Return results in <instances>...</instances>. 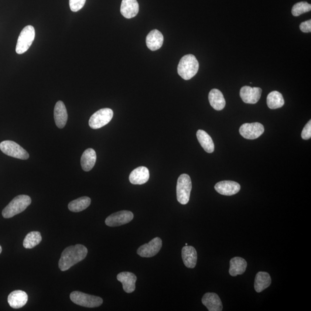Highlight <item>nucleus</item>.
Segmentation results:
<instances>
[{
  "label": "nucleus",
  "instance_id": "nucleus-1",
  "mask_svg": "<svg viewBox=\"0 0 311 311\" xmlns=\"http://www.w3.org/2000/svg\"><path fill=\"white\" fill-rule=\"evenodd\" d=\"M88 249L84 245L76 244L65 249L61 254L59 266L61 271L69 270L86 257Z\"/></svg>",
  "mask_w": 311,
  "mask_h": 311
},
{
  "label": "nucleus",
  "instance_id": "nucleus-2",
  "mask_svg": "<svg viewBox=\"0 0 311 311\" xmlns=\"http://www.w3.org/2000/svg\"><path fill=\"white\" fill-rule=\"evenodd\" d=\"M199 69V63L193 54H187L180 60L177 73L184 80H189L196 75Z\"/></svg>",
  "mask_w": 311,
  "mask_h": 311
},
{
  "label": "nucleus",
  "instance_id": "nucleus-3",
  "mask_svg": "<svg viewBox=\"0 0 311 311\" xmlns=\"http://www.w3.org/2000/svg\"><path fill=\"white\" fill-rule=\"evenodd\" d=\"M32 204L31 198L26 195H20L13 200L2 210V215L5 218H12L25 211Z\"/></svg>",
  "mask_w": 311,
  "mask_h": 311
},
{
  "label": "nucleus",
  "instance_id": "nucleus-4",
  "mask_svg": "<svg viewBox=\"0 0 311 311\" xmlns=\"http://www.w3.org/2000/svg\"><path fill=\"white\" fill-rule=\"evenodd\" d=\"M191 189L192 183L190 176L182 174L177 179L176 186L177 200L180 204L186 205L189 203Z\"/></svg>",
  "mask_w": 311,
  "mask_h": 311
},
{
  "label": "nucleus",
  "instance_id": "nucleus-5",
  "mask_svg": "<svg viewBox=\"0 0 311 311\" xmlns=\"http://www.w3.org/2000/svg\"><path fill=\"white\" fill-rule=\"evenodd\" d=\"M35 37V31L32 26H27L20 33L17 42L16 52L22 54L29 49Z\"/></svg>",
  "mask_w": 311,
  "mask_h": 311
},
{
  "label": "nucleus",
  "instance_id": "nucleus-6",
  "mask_svg": "<svg viewBox=\"0 0 311 311\" xmlns=\"http://www.w3.org/2000/svg\"><path fill=\"white\" fill-rule=\"evenodd\" d=\"M70 298L71 302L77 305L87 308L98 307L103 303V299L100 297L78 291L71 292Z\"/></svg>",
  "mask_w": 311,
  "mask_h": 311
},
{
  "label": "nucleus",
  "instance_id": "nucleus-7",
  "mask_svg": "<svg viewBox=\"0 0 311 311\" xmlns=\"http://www.w3.org/2000/svg\"><path fill=\"white\" fill-rule=\"evenodd\" d=\"M113 115V111L110 108L101 109L91 116L89 121V125L93 129H100L111 121Z\"/></svg>",
  "mask_w": 311,
  "mask_h": 311
},
{
  "label": "nucleus",
  "instance_id": "nucleus-8",
  "mask_svg": "<svg viewBox=\"0 0 311 311\" xmlns=\"http://www.w3.org/2000/svg\"><path fill=\"white\" fill-rule=\"evenodd\" d=\"M0 149L5 155L16 159L27 160L29 154L22 147L12 141H4L0 143Z\"/></svg>",
  "mask_w": 311,
  "mask_h": 311
},
{
  "label": "nucleus",
  "instance_id": "nucleus-9",
  "mask_svg": "<svg viewBox=\"0 0 311 311\" xmlns=\"http://www.w3.org/2000/svg\"><path fill=\"white\" fill-rule=\"evenodd\" d=\"M133 218H134V215L131 211L122 210L109 216L105 219V223L108 227H119L130 223Z\"/></svg>",
  "mask_w": 311,
  "mask_h": 311
},
{
  "label": "nucleus",
  "instance_id": "nucleus-10",
  "mask_svg": "<svg viewBox=\"0 0 311 311\" xmlns=\"http://www.w3.org/2000/svg\"><path fill=\"white\" fill-rule=\"evenodd\" d=\"M264 126L260 123L255 122L251 124H244L239 129V132L244 138L248 139L258 138L264 133Z\"/></svg>",
  "mask_w": 311,
  "mask_h": 311
},
{
  "label": "nucleus",
  "instance_id": "nucleus-11",
  "mask_svg": "<svg viewBox=\"0 0 311 311\" xmlns=\"http://www.w3.org/2000/svg\"><path fill=\"white\" fill-rule=\"evenodd\" d=\"M162 247V239L159 238H155L150 241L148 243L143 244L139 247L138 250V254L143 258L153 257L158 254Z\"/></svg>",
  "mask_w": 311,
  "mask_h": 311
},
{
  "label": "nucleus",
  "instance_id": "nucleus-12",
  "mask_svg": "<svg viewBox=\"0 0 311 311\" xmlns=\"http://www.w3.org/2000/svg\"><path fill=\"white\" fill-rule=\"evenodd\" d=\"M262 90L258 87L244 86L241 88L240 96L245 104H255L261 97Z\"/></svg>",
  "mask_w": 311,
  "mask_h": 311
},
{
  "label": "nucleus",
  "instance_id": "nucleus-13",
  "mask_svg": "<svg viewBox=\"0 0 311 311\" xmlns=\"http://www.w3.org/2000/svg\"><path fill=\"white\" fill-rule=\"evenodd\" d=\"M217 192L224 196H231L237 194L241 190V186L237 182L224 180L218 182L214 186Z\"/></svg>",
  "mask_w": 311,
  "mask_h": 311
},
{
  "label": "nucleus",
  "instance_id": "nucleus-14",
  "mask_svg": "<svg viewBox=\"0 0 311 311\" xmlns=\"http://www.w3.org/2000/svg\"><path fill=\"white\" fill-rule=\"evenodd\" d=\"M28 301V295L23 290H15L9 294L8 302L13 309H19L25 306Z\"/></svg>",
  "mask_w": 311,
  "mask_h": 311
},
{
  "label": "nucleus",
  "instance_id": "nucleus-15",
  "mask_svg": "<svg viewBox=\"0 0 311 311\" xmlns=\"http://www.w3.org/2000/svg\"><path fill=\"white\" fill-rule=\"evenodd\" d=\"M117 279L122 283L123 289L128 293L135 291L137 276L131 272H122L117 276Z\"/></svg>",
  "mask_w": 311,
  "mask_h": 311
},
{
  "label": "nucleus",
  "instance_id": "nucleus-16",
  "mask_svg": "<svg viewBox=\"0 0 311 311\" xmlns=\"http://www.w3.org/2000/svg\"><path fill=\"white\" fill-rule=\"evenodd\" d=\"M202 303L209 311H221L223 310V305L221 299L217 294L207 293L202 299Z\"/></svg>",
  "mask_w": 311,
  "mask_h": 311
},
{
  "label": "nucleus",
  "instance_id": "nucleus-17",
  "mask_svg": "<svg viewBox=\"0 0 311 311\" xmlns=\"http://www.w3.org/2000/svg\"><path fill=\"white\" fill-rule=\"evenodd\" d=\"M54 121L58 128L63 129L68 121V112L66 105L62 101H59L54 107Z\"/></svg>",
  "mask_w": 311,
  "mask_h": 311
},
{
  "label": "nucleus",
  "instance_id": "nucleus-18",
  "mask_svg": "<svg viewBox=\"0 0 311 311\" xmlns=\"http://www.w3.org/2000/svg\"><path fill=\"white\" fill-rule=\"evenodd\" d=\"M149 176V172L146 167H139L130 174L129 180L133 184L141 185L148 182Z\"/></svg>",
  "mask_w": 311,
  "mask_h": 311
},
{
  "label": "nucleus",
  "instance_id": "nucleus-19",
  "mask_svg": "<svg viewBox=\"0 0 311 311\" xmlns=\"http://www.w3.org/2000/svg\"><path fill=\"white\" fill-rule=\"evenodd\" d=\"M139 5L137 0H122L121 5V14L126 19H131L138 14Z\"/></svg>",
  "mask_w": 311,
  "mask_h": 311
},
{
  "label": "nucleus",
  "instance_id": "nucleus-20",
  "mask_svg": "<svg viewBox=\"0 0 311 311\" xmlns=\"http://www.w3.org/2000/svg\"><path fill=\"white\" fill-rule=\"evenodd\" d=\"M164 42V37L162 33L158 30L151 31L147 35L146 43L147 47L150 50H158L162 47Z\"/></svg>",
  "mask_w": 311,
  "mask_h": 311
},
{
  "label": "nucleus",
  "instance_id": "nucleus-21",
  "mask_svg": "<svg viewBox=\"0 0 311 311\" xmlns=\"http://www.w3.org/2000/svg\"><path fill=\"white\" fill-rule=\"evenodd\" d=\"M182 259L184 265L188 268L196 267L197 262V252L193 246L186 245L182 250Z\"/></svg>",
  "mask_w": 311,
  "mask_h": 311
},
{
  "label": "nucleus",
  "instance_id": "nucleus-22",
  "mask_svg": "<svg viewBox=\"0 0 311 311\" xmlns=\"http://www.w3.org/2000/svg\"><path fill=\"white\" fill-rule=\"evenodd\" d=\"M97 161V153L93 149L89 148L85 150L81 158V165L84 172H90Z\"/></svg>",
  "mask_w": 311,
  "mask_h": 311
},
{
  "label": "nucleus",
  "instance_id": "nucleus-23",
  "mask_svg": "<svg viewBox=\"0 0 311 311\" xmlns=\"http://www.w3.org/2000/svg\"><path fill=\"white\" fill-rule=\"evenodd\" d=\"M209 101L211 106L217 111L223 110L226 104L223 94L217 89H213L210 91Z\"/></svg>",
  "mask_w": 311,
  "mask_h": 311
},
{
  "label": "nucleus",
  "instance_id": "nucleus-24",
  "mask_svg": "<svg viewBox=\"0 0 311 311\" xmlns=\"http://www.w3.org/2000/svg\"><path fill=\"white\" fill-rule=\"evenodd\" d=\"M272 283L271 276L266 272H260L256 274L254 288L256 292L260 293L268 288Z\"/></svg>",
  "mask_w": 311,
  "mask_h": 311
},
{
  "label": "nucleus",
  "instance_id": "nucleus-25",
  "mask_svg": "<svg viewBox=\"0 0 311 311\" xmlns=\"http://www.w3.org/2000/svg\"><path fill=\"white\" fill-rule=\"evenodd\" d=\"M247 264L245 259L241 257H235L230 261V268L229 273L231 276H235L243 274Z\"/></svg>",
  "mask_w": 311,
  "mask_h": 311
},
{
  "label": "nucleus",
  "instance_id": "nucleus-26",
  "mask_svg": "<svg viewBox=\"0 0 311 311\" xmlns=\"http://www.w3.org/2000/svg\"><path fill=\"white\" fill-rule=\"evenodd\" d=\"M198 141L207 153H213L214 150V145L211 137L203 130H198L197 133Z\"/></svg>",
  "mask_w": 311,
  "mask_h": 311
},
{
  "label": "nucleus",
  "instance_id": "nucleus-27",
  "mask_svg": "<svg viewBox=\"0 0 311 311\" xmlns=\"http://www.w3.org/2000/svg\"><path fill=\"white\" fill-rule=\"evenodd\" d=\"M91 203L90 198L83 197L78 199L71 201L68 205V208L72 212H80V211L86 209Z\"/></svg>",
  "mask_w": 311,
  "mask_h": 311
},
{
  "label": "nucleus",
  "instance_id": "nucleus-28",
  "mask_svg": "<svg viewBox=\"0 0 311 311\" xmlns=\"http://www.w3.org/2000/svg\"><path fill=\"white\" fill-rule=\"evenodd\" d=\"M285 101L282 95L278 91H273L267 97L268 106L273 110L281 108L284 105Z\"/></svg>",
  "mask_w": 311,
  "mask_h": 311
},
{
  "label": "nucleus",
  "instance_id": "nucleus-29",
  "mask_svg": "<svg viewBox=\"0 0 311 311\" xmlns=\"http://www.w3.org/2000/svg\"><path fill=\"white\" fill-rule=\"evenodd\" d=\"M42 237L39 232L33 231L26 235L23 242L24 247L32 249L38 245L42 241Z\"/></svg>",
  "mask_w": 311,
  "mask_h": 311
},
{
  "label": "nucleus",
  "instance_id": "nucleus-30",
  "mask_svg": "<svg viewBox=\"0 0 311 311\" xmlns=\"http://www.w3.org/2000/svg\"><path fill=\"white\" fill-rule=\"evenodd\" d=\"M311 5L307 2H300L294 5L292 9V13L294 16H299L307 12L311 11Z\"/></svg>",
  "mask_w": 311,
  "mask_h": 311
},
{
  "label": "nucleus",
  "instance_id": "nucleus-31",
  "mask_svg": "<svg viewBox=\"0 0 311 311\" xmlns=\"http://www.w3.org/2000/svg\"><path fill=\"white\" fill-rule=\"evenodd\" d=\"M86 0H69V6L71 11L78 12L83 8Z\"/></svg>",
  "mask_w": 311,
  "mask_h": 311
},
{
  "label": "nucleus",
  "instance_id": "nucleus-32",
  "mask_svg": "<svg viewBox=\"0 0 311 311\" xmlns=\"http://www.w3.org/2000/svg\"><path fill=\"white\" fill-rule=\"evenodd\" d=\"M302 138L303 139H309L311 138V121L307 123L304 128L302 133Z\"/></svg>",
  "mask_w": 311,
  "mask_h": 311
},
{
  "label": "nucleus",
  "instance_id": "nucleus-33",
  "mask_svg": "<svg viewBox=\"0 0 311 311\" xmlns=\"http://www.w3.org/2000/svg\"><path fill=\"white\" fill-rule=\"evenodd\" d=\"M300 29L302 32L309 33L311 32V20H307L306 22L300 24Z\"/></svg>",
  "mask_w": 311,
  "mask_h": 311
},
{
  "label": "nucleus",
  "instance_id": "nucleus-34",
  "mask_svg": "<svg viewBox=\"0 0 311 311\" xmlns=\"http://www.w3.org/2000/svg\"><path fill=\"white\" fill-rule=\"evenodd\" d=\"M1 252H2V247H1V246L0 245V254H1Z\"/></svg>",
  "mask_w": 311,
  "mask_h": 311
}]
</instances>
